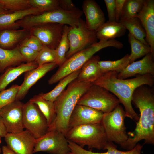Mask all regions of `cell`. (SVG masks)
<instances>
[{
	"label": "cell",
	"mask_w": 154,
	"mask_h": 154,
	"mask_svg": "<svg viewBox=\"0 0 154 154\" xmlns=\"http://www.w3.org/2000/svg\"><path fill=\"white\" fill-rule=\"evenodd\" d=\"M139 109L140 116L133 131L127 133V141L120 146L129 151L141 140L144 144H154V94L148 86L143 85L134 91L132 103Z\"/></svg>",
	"instance_id": "cell-1"
},
{
	"label": "cell",
	"mask_w": 154,
	"mask_h": 154,
	"mask_svg": "<svg viewBox=\"0 0 154 154\" xmlns=\"http://www.w3.org/2000/svg\"><path fill=\"white\" fill-rule=\"evenodd\" d=\"M119 73L115 71L105 73L92 84L102 87L112 93L123 105L126 117L137 122L139 116L132 105L133 93L137 87L141 85L153 86L154 76L148 74H137L133 78L121 79L117 78Z\"/></svg>",
	"instance_id": "cell-2"
},
{
	"label": "cell",
	"mask_w": 154,
	"mask_h": 154,
	"mask_svg": "<svg viewBox=\"0 0 154 154\" xmlns=\"http://www.w3.org/2000/svg\"><path fill=\"white\" fill-rule=\"evenodd\" d=\"M92 85L90 83L79 82L76 79L68 85L54 102L56 117L48 127L47 132L57 130L66 135L68 129L69 120L75 106Z\"/></svg>",
	"instance_id": "cell-3"
},
{
	"label": "cell",
	"mask_w": 154,
	"mask_h": 154,
	"mask_svg": "<svg viewBox=\"0 0 154 154\" xmlns=\"http://www.w3.org/2000/svg\"><path fill=\"white\" fill-rule=\"evenodd\" d=\"M122 46L121 42L115 39L100 40L94 43L66 59L49 79L48 83L50 85L54 84L70 74L81 69L85 63L100 50L109 47L120 49Z\"/></svg>",
	"instance_id": "cell-4"
},
{
	"label": "cell",
	"mask_w": 154,
	"mask_h": 154,
	"mask_svg": "<svg viewBox=\"0 0 154 154\" xmlns=\"http://www.w3.org/2000/svg\"><path fill=\"white\" fill-rule=\"evenodd\" d=\"M68 141L82 147L106 150L109 141L101 123L83 125L69 129L65 135Z\"/></svg>",
	"instance_id": "cell-5"
},
{
	"label": "cell",
	"mask_w": 154,
	"mask_h": 154,
	"mask_svg": "<svg viewBox=\"0 0 154 154\" xmlns=\"http://www.w3.org/2000/svg\"><path fill=\"white\" fill-rule=\"evenodd\" d=\"M120 103L118 99L108 90L92 84L77 104L86 106L105 113L112 111Z\"/></svg>",
	"instance_id": "cell-6"
},
{
	"label": "cell",
	"mask_w": 154,
	"mask_h": 154,
	"mask_svg": "<svg viewBox=\"0 0 154 154\" xmlns=\"http://www.w3.org/2000/svg\"><path fill=\"white\" fill-rule=\"evenodd\" d=\"M125 110L119 104L112 111L104 113L101 122L109 141L121 146L127 141L129 136L125 124Z\"/></svg>",
	"instance_id": "cell-7"
},
{
	"label": "cell",
	"mask_w": 154,
	"mask_h": 154,
	"mask_svg": "<svg viewBox=\"0 0 154 154\" xmlns=\"http://www.w3.org/2000/svg\"><path fill=\"white\" fill-rule=\"evenodd\" d=\"M83 14L82 11L78 8L71 11L59 9L29 15L27 17V22L28 26L31 27L48 23H58L69 25L70 27H76L78 25Z\"/></svg>",
	"instance_id": "cell-8"
},
{
	"label": "cell",
	"mask_w": 154,
	"mask_h": 154,
	"mask_svg": "<svg viewBox=\"0 0 154 154\" xmlns=\"http://www.w3.org/2000/svg\"><path fill=\"white\" fill-rule=\"evenodd\" d=\"M70 47L66 55L67 59L74 54L97 42L96 31L90 30L81 18L76 27H70L68 34Z\"/></svg>",
	"instance_id": "cell-9"
},
{
	"label": "cell",
	"mask_w": 154,
	"mask_h": 154,
	"mask_svg": "<svg viewBox=\"0 0 154 154\" xmlns=\"http://www.w3.org/2000/svg\"><path fill=\"white\" fill-rule=\"evenodd\" d=\"M70 151L65 135L58 131L51 130L36 139L33 153L44 152L49 154H68Z\"/></svg>",
	"instance_id": "cell-10"
},
{
	"label": "cell",
	"mask_w": 154,
	"mask_h": 154,
	"mask_svg": "<svg viewBox=\"0 0 154 154\" xmlns=\"http://www.w3.org/2000/svg\"><path fill=\"white\" fill-rule=\"evenodd\" d=\"M23 123L24 128L36 139L47 132L48 126L45 117L38 106L29 101L24 104Z\"/></svg>",
	"instance_id": "cell-11"
},
{
	"label": "cell",
	"mask_w": 154,
	"mask_h": 154,
	"mask_svg": "<svg viewBox=\"0 0 154 154\" xmlns=\"http://www.w3.org/2000/svg\"><path fill=\"white\" fill-rule=\"evenodd\" d=\"M64 25L48 23L34 26L29 29L30 35L37 37L44 46L56 50L61 38Z\"/></svg>",
	"instance_id": "cell-12"
},
{
	"label": "cell",
	"mask_w": 154,
	"mask_h": 154,
	"mask_svg": "<svg viewBox=\"0 0 154 154\" xmlns=\"http://www.w3.org/2000/svg\"><path fill=\"white\" fill-rule=\"evenodd\" d=\"M24 105V104L20 100H15L0 108V116L8 133H16L24 130L23 117Z\"/></svg>",
	"instance_id": "cell-13"
},
{
	"label": "cell",
	"mask_w": 154,
	"mask_h": 154,
	"mask_svg": "<svg viewBox=\"0 0 154 154\" xmlns=\"http://www.w3.org/2000/svg\"><path fill=\"white\" fill-rule=\"evenodd\" d=\"M7 146L16 154H33L36 139L27 130L7 133L4 137Z\"/></svg>",
	"instance_id": "cell-14"
},
{
	"label": "cell",
	"mask_w": 154,
	"mask_h": 154,
	"mask_svg": "<svg viewBox=\"0 0 154 154\" xmlns=\"http://www.w3.org/2000/svg\"><path fill=\"white\" fill-rule=\"evenodd\" d=\"M104 114L90 107L77 104L69 120L68 129L82 125L100 123Z\"/></svg>",
	"instance_id": "cell-15"
},
{
	"label": "cell",
	"mask_w": 154,
	"mask_h": 154,
	"mask_svg": "<svg viewBox=\"0 0 154 154\" xmlns=\"http://www.w3.org/2000/svg\"><path fill=\"white\" fill-rule=\"evenodd\" d=\"M136 17L141 21L146 33L145 40L154 57V0H145L143 7Z\"/></svg>",
	"instance_id": "cell-16"
},
{
	"label": "cell",
	"mask_w": 154,
	"mask_h": 154,
	"mask_svg": "<svg viewBox=\"0 0 154 154\" xmlns=\"http://www.w3.org/2000/svg\"><path fill=\"white\" fill-rule=\"evenodd\" d=\"M57 66L54 63H47L26 72L24 80L20 86L15 100H20L24 98L29 90L33 85L48 72L54 69Z\"/></svg>",
	"instance_id": "cell-17"
},
{
	"label": "cell",
	"mask_w": 154,
	"mask_h": 154,
	"mask_svg": "<svg viewBox=\"0 0 154 154\" xmlns=\"http://www.w3.org/2000/svg\"><path fill=\"white\" fill-rule=\"evenodd\" d=\"M154 57L151 53L141 60L129 64L121 72L119 73L117 78L121 79L134 76L137 74H150L154 76Z\"/></svg>",
	"instance_id": "cell-18"
},
{
	"label": "cell",
	"mask_w": 154,
	"mask_h": 154,
	"mask_svg": "<svg viewBox=\"0 0 154 154\" xmlns=\"http://www.w3.org/2000/svg\"><path fill=\"white\" fill-rule=\"evenodd\" d=\"M85 16L86 25L90 30L96 31L105 21L104 14L100 7L94 0H85L82 5Z\"/></svg>",
	"instance_id": "cell-19"
},
{
	"label": "cell",
	"mask_w": 154,
	"mask_h": 154,
	"mask_svg": "<svg viewBox=\"0 0 154 154\" xmlns=\"http://www.w3.org/2000/svg\"><path fill=\"white\" fill-rule=\"evenodd\" d=\"M30 35L29 29H26L0 30V48L14 49Z\"/></svg>",
	"instance_id": "cell-20"
},
{
	"label": "cell",
	"mask_w": 154,
	"mask_h": 154,
	"mask_svg": "<svg viewBox=\"0 0 154 154\" xmlns=\"http://www.w3.org/2000/svg\"><path fill=\"white\" fill-rule=\"evenodd\" d=\"M42 10L31 7L23 11L2 14L0 15V30L18 29L20 27L16 22L25 17L43 13Z\"/></svg>",
	"instance_id": "cell-21"
},
{
	"label": "cell",
	"mask_w": 154,
	"mask_h": 154,
	"mask_svg": "<svg viewBox=\"0 0 154 154\" xmlns=\"http://www.w3.org/2000/svg\"><path fill=\"white\" fill-rule=\"evenodd\" d=\"M100 59L98 55L94 56L87 61L81 68L77 80L92 83L99 78L103 74L98 64Z\"/></svg>",
	"instance_id": "cell-22"
},
{
	"label": "cell",
	"mask_w": 154,
	"mask_h": 154,
	"mask_svg": "<svg viewBox=\"0 0 154 154\" xmlns=\"http://www.w3.org/2000/svg\"><path fill=\"white\" fill-rule=\"evenodd\" d=\"M126 29L119 22L108 21L105 22L96 31L97 39L108 40L123 36Z\"/></svg>",
	"instance_id": "cell-23"
},
{
	"label": "cell",
	"mask_w": 154,
	"mask_h": 154,
	"mask_svg": "<svg viewBox=\"0 0 154 154\" xmlns=\"http://www.w3.org/2000/svg\"><path fill=\"white\" fill-rule=\"evenodd\" d=\"M34 62L22 64L19 66L7 69L0 76V92L5 89L7 86L23 73L38 67Z\"/></svg>",
	"instance_id": "cell-24"
},
{
	"label": "cell",
	"mask_w": 154,
	"mask_h": 154,
	"mask_svg": "<svg viewBox=\"0 0 154 154\" xmlns=\"http://www.w3.org/2000/svg\"><path fill=\"white\" fill-rule=\"evenodd\" d=\"M25 62L19 46L11 50L0 48V73L6 69L19 66Z\"/></svg>",
	"instance_id": "cell-25"
},
{
	"label": "cell",
	"mask_w": 154,
	"mask_h": 154,
	"mask_svg": "<svg viewBox=\"0 0 154 154\" xmlns=\"http://www.w3.org/2000/svg\"><path fill=\"white\" fill-rule=\"evenodd\" d=\"M143 146L138 143L132 149L126 151H122L117 149V146L113 142L109 141L106 150L104 153L93 152L84 149L78 145H75L72 150L71 154H141Z\"/></svg>",
	"instance_id": "cell-26"
},
{
	"label": "cell",
	"mask_w": 154,
	"mask_h": 154,
	"mask_svg": "<svg viewBox=\"0 0 154 154\" xmlns=\"http://www.w3.org/2000/svg\"><path fill=\"white\" fill-rule=\"evenodd\" d=\"M120 22L136 39L149 45L145 40L146 33L140 20L134 17L120 20Z\"/></svg>",
	"instance_id": "cell-27"
},
{
	"label": "cell",
	"mask_w": 154,
	"mask_h": 154,
	"mask_svg": "<svg viewBox=\"0 0 154 154\" xmlns=\"http://www.w3.org/2000/svg\"><path fill=\"white\" fill-rule=\"evenodd\" d=\"M29 101L38 106L45 117L49 127L54 122L56 115L54 102L44 99L40 94L34 96Z\"/></svg>",
	"instance_id": "cell-28"
},
{
	"label": "cell",
	"mask_w": 154,
	"mask_h": 154,
	"mask_svg": "<svg viewBox=\"0 0 154 154\" xmlns=\"http://www.w3.org/2000/svg\"><path fill=\"white\" fill-rule=\"evenodd\" d=\"M81 70V69L74 72L60 80L56 87L50 92L46 93H41L40 94L46 100L54 102L65 90L66 86L77 78Z\"/></svg>",
	"instance_id": "cell-29"
},
{
	"label": "cell",
	"mask_w": 154,
	"mask_h": 154,
	"mask_svg": "<svg viewBox=\"0 0 154 154\" xmlns=\"http://www.w3.org/2000/svg\"><path fill=\"white\" fill-rule=\"evenodd\" d=\"M128 38L131 48V53L129 55L130 64L137 59L151 53V50L149 46L144 44L136 39L129 33Z\"/></svg>",
	"instance_id": "cell-30"
},
{
	"label": "cell",
	"mask_w": 154,
	"mask_h": 154,
	"mask_svg": "<svg viewBox=\"0 0 154 154\" xmlns=\"http://www.w3.org/2000/svg\"><path fill=\"white\" fill-rule=\"evenodd\" d=\"M98 64L103 74L114 71L119 73L130 64L129 54H127L122 58L116 60H100Z\"/></svg>",
	"instance_id": "cell-31"
},
{
	"label": "cell",
	"mask_w": 154,
	"mask_h": 154,
	"mask_svg": "<svg viewBox=\"0 0 154 154\" xmlns=\"http://www.w3.org/2000/svg\"><path fill=\"white\" fill-rule=\"evenodd\" d=\"M69 26L64 25L63 34L59 43L56 49V63L58 66H60L66 60V55L68 51L70 44L68 38Z\"/></svg>",
	"instance_id": "cell-32"
},
{
	"label": "cell",
	"mask_w": 154,
	"mask_h": 154,
	"mask_svg": "<svg viewBox=\"0 0 154 154\" xmlns=\"http://www.w3.org/2000/svg\"><path fill=\"white\" fill-rule=\"evenodd\" d=\"M145 1V0H126L120 21L136 17L142 9Z\"/></svg>",
	"instance_id": "cell-33"
},
{
	"label": "cell",
	"mask_w": 154,
	"mask_h": 154,
	"mask_svg": "<svg viewBox=\"0 0 154 154\" xmlns=\"http://www.w3.org/2000/svg\"><path fill=\"white\" fill-rule=\"evenodd\" d=\"M0 4L11 12L22 11L32 7L29 0H0Z\"/></svg>",
	"instance_id": "cell-34"
},
{
	"label": "cell",
	"mask_w": 154,
	"mask_h": 154,
	"mask_svg": "<svg viewBox=\"0 0 154 154\" xmlns=\"http://www.w3.org/2000/svg\"><path fill=\"white\" fill-rule=\"evenodd\" d=\"M56 50L51 49L44 46L38 52L34 62L39 66L47 63H56Z\"/></svg>",
	"instance_id": "cell-35"
},
{
	"label": "cell",
	"mask_w": 154,
	"mask_h": 154,
	"mask_svg": "<svg viewBox=\"0 0 154 154\" xmlns=\"http://www.w3.org/2000/svg\"><path fill=\"white\" fill-rule=\"evenodd\" d=\"M19 88L20 86L13 85L0 92V108L15 100Z\"/></svg>",
	"instance_id": "cell-36"
},
{
	"label": "cell",
	"mask_w": 154,
	"mask_h": 154,
	"mask_svg": "<svg viewBox=\"0 0 154 154\" xmlns=\"http://www.w3.org/2000/svg\"><path fill=\"white\" fill-rule=\"evenodd\" d=\"M32 7L37 8L43 12L60 9L59 0H29Z\"/></svg>",
	"instance_id": "cell-37"
},
{
	"label": "cell",
	"mask_w": 154,
	"mask_h": 154,
	"mask_svg": "<svg viewBox=\"0 0 154 154\" xmlns=\"http://www.w3.org/2000/svg\"><path fill=\"white\" fill-rule=\"evenodd\" d=\"M19 46H27L38 52L41 50L44 46L37 37L31 35L25 38Z\"/></svg>",
	"instance_id": "cell-38"
},
{
	"label": "cell",
	"mask_w": 154,
	"mask_h": 154,
	"mask_svg": "<svg viewBox=\"0 0 154 154\" xmlns=\"http://www.w3.org/2000/svg\"><path fill=\"white\" fill-rule=\"evenodd\" d=\"M19 46L20 52L26 62H31L34 61L38 52L27 46Z\"/></svg>",
	"instance_id": "cell-39"
},
{
	"label": "cell",
	"mask_w": 154,
	"mask_h": 154,
	"mask_svg": "<svg viewBox=\"0 0 154 154\" xmlns=\"http://www.w3.org/2000/svg\"><path fill=\"white\" fill-rule=\"evenodd\" d=\"M107 10L108 20L109 21H116L115 16V0H104Z\"/></svg>",
	"instance_id": "cell-40"
},
{
	"label": "cell",
	"mask_w": 154,
	"mask_h": 154,
	"mask_svg": "<svg viewBox=\"0 0 154 154\" xmlns=\"http://www.w3.org/2000/svg\"><path fill=\"white\" fill-rule=\"evenodd\" d=\"M115 16L116 22H119L121 16L123 6L126 0H115Z\"/></svg>",
	"instance_id": "cell-41"
},
{
	"label": "cell",
	"mask_w": 154,
	"mask_h": 154,
	"mask_svg": "<svg viewBox=\"0 0 154 154\" xmlns=\"http://www.w3.org/2000/svg\"><path fill=\"white\" fill-rule=\"evenodd\" d=\"M60 9L67 11L76 9V8L71 0H59Z\"/></svg>",
	"instance_id": "cell-42"
},
{
	"label": "cell",
	"mask_w": 154,
	"mask_h": 154,
	"mask_svg": "<svg viewBox=\"0 0 154 154\" xmlns=\"http://www.w3.org/2000/svg\"><path fill=\"white\" fill-rule=\"evenodd\" d=\"M7 133L3 120L0 116V137H4Z\"/></svg>",
	"instance_id": "cell-43"
},
{
	"label": "cell",
	"mask_w": 154,
	"mask_h": 154,
	"mask_svg": "<svg viewBox=\"0 0 154 154\" xmlns=\"http://www.w3.org/2000/svg\"><path fill=\"white\" fill-rule=\"evenodd\" d=\"M2 154H16L7 146H3L1 148Z\"/></svg>",
	"instance_id": "cell-44"
},
{
	"label": "cell",
	"mask_w": 154,
	"mask_h": 154,
	"mask_svg": "<svg viewBox=\"0 0 154 154\" xmlns=\"http://www.w3.org/2000/svg\"><path fill=\"white\" fill-rule=\"evenodd\" d=\"M11 13L6 10L0 4V15L5 13Z\"/></svg>",
	"instance_id": "cell-45"
},
{
	"label": "cell",
	"mask_w": 154,
	"mask_h": 154,
	"mask_svg": "<svg viewBox=\"0 0 154 154\" xmlns=\"http://www.w3.org/2000/svg\"><path fill=\"white\" fill-rule=\"evenodd\" d=\"M1 137H0V144H1Z\"/></svg>",
	"instance_id": "cell-46"
},
{
	"label": "cell",
	"mask_w": 154,
	"mask_h": 154,
	"mask_svg": "<svg viewBox=\"0 0 154 154\" xmlns=\"http://www.w3.org/2000/svg\"><path fill=\"white\" fill-rule=\"evenodd\" d=\"M1 149H0V153H1Z\"/></svg>",
	"instance_id": "cell-47"
},
{
	"label": "cell",
	"mask_w": 154,
	"mask_h": 154,
	"mask_svg": "<svg viewBox=\"0 0 154 154\" xmlns=\"http://www.w3.org/2000/svg\"><path fill=\"white\" fill-rule=\"evenodd\" d=\"M1 153H0V154Z\"/></svg>",
	"instance_id": "cell-48"
}]
</instances>
